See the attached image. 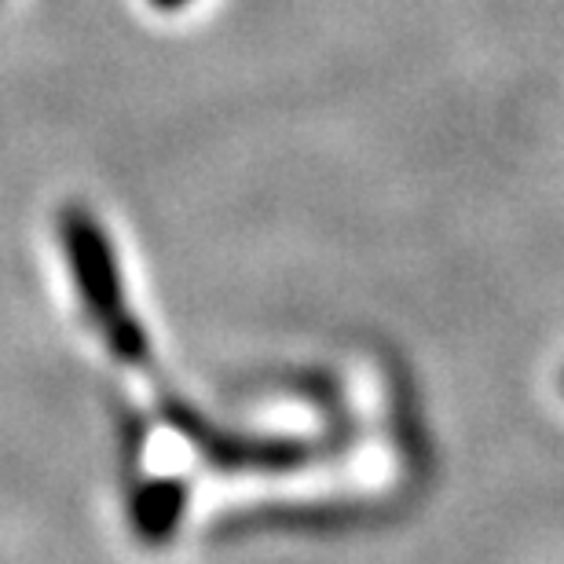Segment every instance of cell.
<instances>
[{"label":"cell","mask_w":564,"mask_h":564,"mask_svg":"<svg viewBox=\"0 0 564 564\" xmlns=\"http://www.w3.org/2000/svg\"><path fill=\"white\" fill-rule=\"evenodd\" d=\"M55 231H59V246L66 268H70L74 290L82 297V308L99 326L107 348L121 364H147L151 341H147L140 319L129 308L126 279H121V264L107 228L85 206H63L59 217H55Z\"/></svg>","instance_id":"obj_1"},{"label":"cell","mask_w":564,"mask_h":564,"mask_svg":"<svg viewBox=\"0 0 564 564\" xmlns=\"http://www.w3.org/2000/svg\"><path fill=\"white\" fill-rule=\"evenodd\" d=\"M162 414H165V422L173 425L184 440H191V447H195L206 462H213L217 469H268V473H282V469L308 466V462L315 458V444H312V440L224 433V429L209 425L206 419H202V414L191 408V403L173 400V397L162 400Z\"/></svg>","instance_id":"obj_2"},{"label":"cell","mask_w":564,"mask_h":564,"mask_svg":"<svg viewBox=\"0 0 564 564\" xmlns=\"http://www.w3.org/2000/svg\"><path fill=\"white\" fill-rule=\"evenodd\" d=\"M191 502V484L184 477L143 480L129 499V524L147 546H162L184 524Z\"/></svg>","instance_id":"obj_3"},{"label":"cell","mask_w":564,"mask_h":564,"mask_svg":"<svg viewBox=\"0 0 564 564\" xmlns=\"http://www.w3.org/2000/svg\"><path fill=\"white\" fill-rule=\"evenodd\" d=\"M151 4H154L158 11H180V8H187L191 0H151Z\"/></svg>","instance_id":"obj_4"},{"label":"cell","mask_w":564,"mask_h":564,"mask_svg":"<svg viewBox=\"0 0 564 564\" xmlns=\"http://www.w3.org/2000/svg\"><path fill=\"white\" fill-rule=\"evenodd\" d=\"M561 389H564V378H561Z\"/></svg>","instance_id":"obj_5"}]
</instances>
